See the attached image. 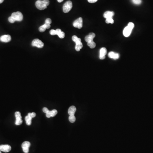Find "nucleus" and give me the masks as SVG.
Listing matches in <instances>:
<instances>
[{
  "mask_svg": "<svg viewBox=\"0 0 153 153\" xmlns=\"http://www.w3.org/2000/svg\"><path fill=\"white\" fill-rule=\"evenodd\" d=\"M72 7V3L71 1H69L64 4L63 6V11L64 13H68L69 12Z\"/></svg>",
  "mask_w": 153,
  "mask_h": 153,
  "instance_id": "nucleus-3",
  "label": "nucleus"
},
{
  "mask_svg": "<svg viewBox=\"0 0 153 153\" xmlns=\"http://www.w3.org/2000/svg\"><path fill=\"white\" fill-rule=\"evenodd\" d=\"M114 12L106 11L104 14L103 17L106 19L112 18V17L114 16Z\"/></svg>",
  "mask_w": 153,
  "mask_h": 153,
  "instance_id": "nucleus-15",
  "label": "nucleus"
},
{
  "mask_svg": "<svg viewBox=\"0 0 153 153\" xmlns=\"http://www.w3.org/2000/svg\"><path fill=\"white\" fill-rule=\"evenodd\" d=\"M69 119V121L72 123L74 122L76 120V118L74 115H70Z\"/></svg>",
  "mask_w": 153,
  "mask_h": 153,
  "instance_id": "nucleus-22",
  "label": "nucleus"
},
{
  "mask_svg": "<svg viewBox=\"0 0 153 153\" xmlns=\"http://www.w3.org/2000/svg\"><path fill=\"white\" fill-rule=\"evenodd\" d=\"M8 21L10 23H14L15 22V20L12 16H10L8 18Z\"/></svg>",
  "mask_w": 153,
  "mask_h": 153,
  "instance_id": "nucleus-27",
  "label": "nucleus"
},
{
  "mask_svg": "<svg viewBox=\"0 0 153 153\" xmlns=\"http://www.w3.org/2000/svg\"><path fill=\"white\" fill-rule=\"evenodd\" d=\"M95 37V34L94 33H90L89 35L85 36V41L87 43L91 42V41H93V39Z\"/></svg>",
  "mask_w": 153,
  "mask_h": 153,
  "instance_id": "nucleus-12",
  "label": "nucleus"
},
{
  "mask_svg": "<svg viewBox=\"0 0 153 153\" xmlns=\"http://www.w3.org/2000/svg\"><path fill=\"white\" fill-rule=\"evenodd\" d=\"M106 22L107 24H109V23H111V24H113L114 23V20L112 18H109L106 19Z\"/></svg>",
  "mask_w": 153,
  "mask_h": 153,
  "instance_id": "nucleus-23",
  "label": "nucleus"
},
{
  "mask_svg": "<svg viewBox=\"0 0 153 153\" xmlns=\"http://www.w3.org/2000/svg\"><path fill=\"white\" fill-rule=\"evenodd\" d=\"M31 144L28 141H25L22 144L21 147L23 149V151L25 153H28L29 152V148Z\"/></svg>",
  "mask_w": 153,
  "mask_h": 153,
  "instance_id": "nucleus-8",
  "label": "nucleus"
},
{
  "mask_svg": "<svg viewBox=\"0 0 153 153\" xmlns=\"http://www.w3.org/2000/svg\"><path fill=\"white\" fill-rule=\"evenodd\" d=\"M74 27L80 29L83 27V18L82 17H79L75 20L73 23Z\"/></svg>",
  "mask_w": 153,
  "mask_h": 153,
  "instance_id": "nucleus-6",
  "label": "nucleus"
},
{
  "mask_svg": "<svg viewBox=\"0 0 153 153\" xmlns=\"http://www.w3.org/2000/svg\"><path fill=\"white\" fill-rule=\"evenodd\" d=\"M32 45L34 47H37L38 48H42L44 46V43L42 41L38 39H35L32 41Z\"/></svg>",
  "mask_w": 153,
  "mask_h": 153,
  "instance_id": "nucleus-5",
  "label": "nucleus"
},
{
  "mask_svg": "<svg viewBox=\"0 0 153 153\" xmlns=\"http://www.w3.org/2000/svg\"><path fill=\"white\" fill-rule=\"evenodd\" d=\"M15 117H16V121L15 124L17 126H19L22 123L23 120L21 113L19 111H16L15 113Z\"/></svg>",
  "mask_w": 153,
  "mask_h": 153,
  "instance_id": "nucleus-7",
  "label": "nucleus"
},
{
  "mask_svg": "<svg viewBox=\"0 0 153 153\" xmlns=\"http://www.w3.org/2000/svg\"><path fill=\"white\" fill-rule=\"evenodd\" d=\"M32 118H31L30 117L27 115L26 116L25 118V121H26V124H27L28 126H30L32 124Z\"/></svg>",
  "mask_w": 153,
  "mask_h": 153,
  "instance_id": "nucleus-18",
  "label": "nucleus"
},
{
  "mask_svg": "<svg viewBox=\"0 0 153 153\" xmlns=\"http://www.w3.org/2000/svg\"><path fill=\"white\" fill-rule=\"evenodd\" d=\"M76 111V108L74 106H71L68 110V114L69 115H74Z\"/></svg>",
  "mask_w": 153,
  "mask_h": 153,
  "instance_id": "nucleus-16",
  "label": "nucleus"
},
{
  "mask_svg": "<svg viewBox=\"0 0 153 153\" xmlns=\"http://www.w3.org/2000/svg\"><path fill=\"white\" fill-rule=\"evenodd\" d=\"M11 150V147L9 145H2L0 146V151L4 152H9Z\"/></svg>",
  "mask_w": 153,
  "mask_h": 153,
  "instance_id": "nucleus-9",
  "label": "nucleus"
},
{
  "mask_svg": "<svg viewBox=\"0 0 153 153\" xmlns=\"http://www.w3.org/2000/svg\"><path fill=\"white\" fill-rule=\"evenodd\" d=\"M46 28L44 25H43L42 26H41L39 28V31L41 32H43L45 31Z\"/></svg>",
  "mask_w": 153,
  "mask_h": 153,
  "instance_id": "nucleus-24",
  "label": "nucleus"
},
{
  "mask_svg": "<svg viewBox=\"0 0 153 153\" xmlns=\"http://www.w3.org/2000/svg\"><path fill=\"white\" fill-rule=\"evenodd\" d=\"M45 23H46V24H50L52 23V20H51V19H46V21H45Z\"/></svg>",
  "mask_w": 153,
  "mask_h": 153,
  "instance_id": "nucleus-30",
  "label": "nucleus"
},
{
  "mask_svg": "<svg viewBox=\"0 0 153 153\" xmlns=\"http://www.w3.org/2000/svg\"><path fill=\"white\" fill-rule=\"evenodd\" d=\"M11 16L16 21H21L23 19V15L22 13L20 12L13 13Z\"/></svg>",
  "mask_w": 153,
  "mask_h": 153,
  "instance_id": "nucleus-4",
  "label": "nucleus"
},
{
  "mask_svg": "<svg viewBox=\"0 0 153 153\" xmlns=\"http://www.w3.org/2000/svg\"><path fill=\"white\" fill-rule=\"evenodd\" d=\"M44 25L46 27V29H47H47L50 28V27H51L50 24H46V23H45V24H44Z\"/></svg>",
  "mask_w": 153,
  "mask_h": 153,
  "instance_id": "nucleus-31",
  "label": "nucleus"
},
{
  "mask_svg": "<svg viewBox=\"0 0 153 153\" xmlns=\"http://www.w3.org/2000/svg\"><path fill=\"white\" fill-rule=\"evenodd\" d=\"M72 41H73L76 44V43H80V42H81V39L80 38H78V37L77 36H76V35H74V36H72Z\"/></svg>",
  "mask_w": 153,
  "mask_h": 153,
  "instance_id": "nucleus-20",
  "label": "nucleus"
},
{
  "mask_svg": "<svg viewBox=\"0 0 153 153\" xmlns=\"http://www.w3.org/2000/svg\"><path fill=\"white\" fill-rule=\"evenodd\" d=\"M88 2L90 3H94L96 2L98 0H88Z\"/></svg>",
  "mask_w": 153,
  "mask_h": 153,
  "instance_id": "nucleus-32",
  "label": "nucleus"
},
{
  "mask_svg": "<svg viewBox=\"0 0 153 153\" xmlns=\"http://www.w3.org/2000/svg\"><path fill=\"white\" fill-rule=\"evenodd\" d=\"M127 26L129 27L130 28H131V29H132V30H133V28H134V27H135V25H134V24L132 22L129 23Z\"/></svg>",
  "mask_w": 153,
  "mask_h": 153,
  "instance_id": "nucleus-29",
  "label": "nucleus"
},
{
  "mask_svg": "<svg viewBox=\"0 0 153 153\" xmlns=\"http://www.w3.org/2000/svg\"><path fill=\"white\" fill-rule=\"evenodd\" d=\"M107 50L106 48H102L100 52V58L101 60H103L106 58V55L107 54Z\"/></svg>",
  "mask_w": 153,
  "mask_h": 153,
  "instance_id": "nucleus-13",
  "label": "nucleus"
},
{
  "mask_svg": "<svg viewBox=\"0 0 153 153\" xmlns=\"http://www.w3.org/2000/svg\"><path fill=\"white\" fill-rule=\"evenodd\" d=\"M132 29L130 28L129 27L127 26L126 27H125V28L124 29L123 31V34L124 36L126 37H128L131 35V32H132Z\"/></svg>",
  "mask_w": 153,
  "mask_h": 153,
  "instance_id": "nucleus-11",
  "label": "nucleus"
},
{
  "mask_svg": "<svg viewBox=\"0 0 153 153\" xmlns=\"http://www.w3.org/2000/svg\"><path fill=\"white\" fill-rule=\"evenodd\" d=\"M11 40V37L10 35H4L0 37V41L1 42L8 43Z\"/></svg>",
  "mask_w": 153,
  "mask_h": 153,
  "instance_id": "nucleus-10",
  "label": "nucleus"
},
{
  "mask_svg": "<svg viewBox=\"0 0 153 153\" xmlns=\"http://www.w3.org/2000/svg\"><path fill=\"white\" fill-rule=\"evenodd\" d=\"M64 0H57V1H58L59 3H61L63 2Z\"/></svg>",
  "mask_w": 153,
  "mask_h": 153,
  "instance_id": "nucleus-33",
  "label": "nucleus"
},
{
  "mask_svg": "<svg viewBox=\"0 0 153 153\" xmlns=\"http://www.w3.org/2000/svg\"><path fill=\"white\" fill-rule=\"evenodd\" d=\"M83 47V44H82L81 42H80V43H76V44L75 49L76 50V51L79 52L81 49H82Z\"/></svg>",
  "mask_w": 153,
  "mask_h": 153,
  "instance_id": "nucleus-19",
  "label": "nucleus"
},
{
  "mask_svg": "<svg viewBox=\"0 0 153 153\" xmlns=\"http://www.w3.org/2000/svg\"><path fill=\"white\" fill-rule=\"evenodd\" d=\"M132 2L136 5H140L142 3V0H132Z\"/></svg>",
  "mask_w": 153,
  "mask_h": 153,
  "instance_id": "nucleus-25",
  "label": "nucleus"
},
{
  "mask_svg": "<svg viewBox=\"0 0 153 153\" xmlns=\"http://www.w3.org/2000/svg\"><path fill=\"white\" fill-rule=\"evenodd\" d=\"M109 57L111 58H112L114 60H117L120 57L119 54L118 53H115L114 52H111L109 53L108 54Z\"/></svg>",
  "mask_w": 153,
  "mask_h": 153,
  "instance_id": "nucleus-14",
  "label": "nucleus"
},
{
  "mask_svg": "<svg viewBox=\"0 0 153 153\" xmlns=\"http://www.w3.org/2000/svg\"><path fill=\"white\" fill-rule=\"evenodd\" d=\"M58 36L60 38H63L65 37V34L64 32L61 31V32H60L58 34Z\"/></svg>",
  "mask_w": 153,
  "mask_h": 153,
  "instance_id": "nucleus-26",
  "label": "nucleus"
},
{
  "mask_svg": "<svg viewBox=\"0 0 153 153\" xmlns=\"http://www.w3.org/2000/svg\"><path fill=\"white\" fill-rule=\"evenodd\" d=\"M87 45L90 47V48L94 49L96 46V43L93 41L87 43Z\"/></svg>",
  "mask_w": 153,
  "mask_h": 153,
  "instance_id": "nucleus-21",
  "label": "nucleus"
},
{
  "mask_svg": "<svg viewBox=\"0 0 153 153\" xmlns=\"http://www.w3.org/2000/svg\"><path fill=\"white\" fill-rule=\"evenodd\" d=\"M0 153H1V151H0Z\"/></svg>",
  "mask_w": 153,
  "mask_h": 153,
  "instance_id": "nucleus-35",
  "label": "nucleus"
},
{
  "mask_svg": "<svg viewBox=\"0 0 153 153\" xmlns=\"http://www.w3.org/2000/svg\"><path fill=\"white\" fill-rule=\"evenodd\" d=\"M28 116H30L31 118H34V117H35V116H36V114L35 113V112H32V113H29L28 114Z\"/></svg>",
  "mask_w": 153,
  "mask_h": 153,
  "instance_id": "nucleus-28",
  "label": "nucleus"
},
{
  "mask_svg": "<svg viewBox=\"0 0 153 153\" xmlns=\"http://www.w3.org/2000/svg\"><path fill=\"white\" fill-rule=\"evenodd\" d=\"M43 112L46 114V117L48 118L51 117H54L58 114V111L56 109H54L52 111H50L47 108L44 107L43 109Z\"/></svg>",
  "mask_w": 153,
  "mask_h": 153,
  "instance_id": "nucleus-2",
  "label": "nucleus"
},
{
  "mask_svg": "<svg viewBox=\"0 0 153 153\" xmlns=\"http://www.w3.org/2000/svg\"><path fill=\"white\" fill-rule=\"evenodd\" d=\"M50 4L49 0H37L35 3L36 7L39 10H43L46 9L47 6Z\"/></svg>",
  "mask_w": 153,
  "mask_h": 153,
  "instance_id": "nucleus-1",
  "label": "nucleus"
},
{
  "mask_svg": "<svg viewBox=\"0 0 153 153\" xmlns=\"http://www.w3.org/2000/svg\"><path fill=\"white\" fill-rule=\"evenodd\" d=\"M4 1V0H0V4H1L3 2V1Z\"/></svg>",
  "mask_w": 153,
  "mask_h": 153,
  "instance_id": "nucleus-34",
  "label": "nucleus"
},
{
  "mask_svg": "<svg viewBox=\"0 0 153 153\" xmlns=\"http://www.w3.org/2000/svg\"><path fill=\"white\" fill-rule=\"evenodd\" d=\"M61 30L59 28H58L56 30H52L50 31V34L52 35H58L59 33L60 32H61Z\"/></svg>",
  "mask_w": 153,
  "mask_h": 153,
  "instance_id": "nucleus-17",
  "label": "nucleus"
}]
</instances>
